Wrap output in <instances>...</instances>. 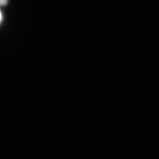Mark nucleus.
I'll return each instance as SVG.
<instances>
[{"label": "nucleus", "instance_id": "1", "mask_svg": "<svg viewBox=\"0 0 159 159\" xmlns=\"http://www.w3.org/2000/svg\"><path fill=\"white\" fill-rule=\"evenodd\" d=\"M7 0H0V4H6Z\"/></svg>", "mask_w": 159, "mask_h": 159}, {"label": "nucleus", "instance_id": "2", "mask_svg": "<svg viewBox=\"0 0 159 159\" xmlns=\"http://www.w3.org/2000/svg\"><path fill=\"white\" fill-rule=\"evenodd\" d=\"M0 20H1V13H0Z\"/></svg>", "mask_w": 159, "mask_h": 159}]
</instances>
